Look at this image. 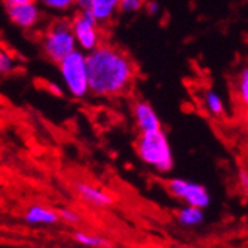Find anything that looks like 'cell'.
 <instances>
[{"label":"cell","mask_w":248,"mask_h":248,"mask_svg":"<svg viewBox=\"0 0 248 248\" xmlns=\"http://www.w3.org/2000/svg\"><path fill=\"white\" fill-rule=\"evenodd\" d=\"M89 86L98 98L119 97L128 93L135 79V65L129 55L108 43L88 54Z\"/></svg>","instance_id":"obj_1"},{"label":"cell","mask_w":248,"mask_h":248,"mask_svg":"<svg viewBox=\"0 0 248 248\" xmlns=\"http://www.w3.org/2000/svg\"><path fill=\"white\" fill-rule=\"evenodd\" d=\"M135 152L140 161L156 172L165 174L174 167L172 149L164 129L140 132L135 141Z\"/></svg>","instance_id":"obj_2"},{"label":"cell","mask_w":248,"mask_h":248,"mask_svg":"<svg viewBox=\"0 0 248 248\" xmlns=\"http://www.w3.org/2000/svg\"><path fill=\"white\" fill-rule=\"evenodd\" d=\"M40 48L43 55L54 64H60L65 57L79 49L72 29V19L57 18L48 24L40 37Z\"/></svg>","instance_id":"obj_3"},{"label":"cell","mask_w":248,"mask_h":248,"mask_svg":"<svg viewBox=\"0 0 248 248\" xmlns=\"http://www.w3.org/2000/svg\"><path fill=\"white\" fill-rule=\"evenodd\" d=\"M57 65L62 86L69 95L73 98H85L88 94H91L86 52L76 49Z\"/></svg>","instance_id":"obj_4"},{"label":"cell","mask_w":248,"mask_h":248,"mask_svg":"<svg viewBox=\"0 0 248 248\" xmlns=\"http://www.w3.org/2000/svg\"><path fill=\"white\" fill-rule=\"evenodd\" d=\"M100 22L91 9L80 11L72 18V29L78 42V48L86 54L93 52L101 45Z\"/></svg>","instance_id":"obj_5"},{"label":"cell","mask_w":248,"mask_h":248,"mask_svg":"<svg viewBox=\"0 0 248 248\" xmlns=\"http://www.w3.org/2000/svg\"><path fill=\"white\" fill-rule=\"evenodd\" d=\"M167 190L177 199L183 201L186 205H193L199 208H207L210 205L211 196L205 186L186 178H170L165 183Z\"/></svg>","instance_id":"obj_6"},{"label":"cell","mask_w":248,"mask_h":248,"mask_svg":"<svg viewBox=\"0 0 248 248\" xmlns=\"http://www.w3.org/2000/svg\"><path fill=\"white\" fill-rule=\"evenodd\" d=\"M6 15L12 24L21 30H34L43 19L42 6L37 2L6 6Z\"/></svg>","instance_id":"obj_7"},{"label":"cell","mask_w":248,"mask_h":248,"mask_svg":"<svg viewBox=\"0 0 248 248\" xmlns=\"http://www.w3.org/2000/svg\"><path fill=\"white\" fill-rule=\"evenodd\" d=\"M75 192L83 202L97 208H107L115 204L113 195L93 183L83 182V180H79L75 183Z\"/></svg>","instance_id":"obj_8"},{"label":"cell","mask_w":248,"mask_h":248,"mask_svg":"<svg viewBox=\"0 0 248 248\" xmlns=\"http://www.w3.org/2000/svg\"><path fill=\"white\" fill-rule=\"evenodd\" d=\"M132 118L140 132L162 129L161 118L149 101L137 100L132 104Z\"/></svg>","instance_id":"obj_9"},{"label":"cell","mask_w":248,"mask_h":248,"mask_svg":"<svg viewBox=\"0 0 248 248\" xmlns=\"http://www.w3.org/2000/svg\"><path fill=\"white\" fill-rule=\"evenodd\" d=\"M22 218L29 224H45V226H51V224L60 220V214L58 211H54L43 205H30L26 210Z\"/></svg>","instance_id":"obj_10"},{"label":"cell","mask_w":248,"mask_h":248,"mask_svg":"<svg viewBox=\"0 0 248 248\" xmlns=\"http://www.w3.org/2000/svg\"><path fill=\"white\" fill-rule=\"evenodd\" d=\"M91 12L100 24H107L121 12V0H94Z\"/></svg>","instance_id":"obj_11"},{"label":"cell","mask_w":248,"mask_h":248,"mask_svg":"<svg viewBox=\"0 0 248 248\" xmlns=\"http://www.w3.org/2000/svg\"><path fill=\"white\" fill-rule=\"evenodd\" d=\"M177 221L185 228H193L204 221V211L199 207L185 205L177 213Z\"/></svg>","instance_id":"obj_12"},{"label":"cell","mask_w":248,"mask_h":248,"mask_svg":"<svg viewBox=\"0 0 248 248\" xmlns=\"http://www.w3.org/2000/svg\"><path fill=\"white\" fill-rule=\"evenodd\" d=\"M202 100H204L205 110L211 116L221 118L224 115L226 106H224V101L217 91H214V89H207V91L204 93V95H202Z\"/></svg>","instance_id":"obj_13"},{"label":"cell","mask_w":248,"mask_h":248,"mask_svg":"<svg viewBox=\"0 0 248 248\" xmlns=\"http://www.w3.org/2000/svg\"><path fill=\"white\" fill-rule=\"evenodd\" d=\"M73 239L85 247H91V248H110L111 247V244L104 236L91 235V233H85V232H75Z\"/></svg>","instance_id":"obj_14"},{"label":"cell","mask_w":248,"mask_h":248,"mask_svg":"<svg viewBox=\"0 0 248 248\" xmlns=\"http://www.w3.org/2000/svg\"><path fill=\"white\" fill-rule=\"evenodd\" d=\"M37 3L51 12L67 14L76 6V0H37Z\"/></svg>","instance_id":"obj_15"},{"label":"cell","mask_w":248,"mask_h":248,"mask_svg":"<svg viewBox=\"0 0 248 248\" xmlns=\"http://www.w3.org/2000/svg\"><path fill=\"white\" fill-rule=\"evenodd\" d=\"M236 93L239 101L248 107V65L244 67L238 76V85H236Z\"/></svg>","instance_id":"obj_16"},{"label":"cell","mask_w":248,"mask_h":248,"mask_svg":"<svg viewBox=\"0 0 248 248\" xmlns=\"http://www.w3.org/2000/svg\"><path fill=\"white\" fill-rule=\"evenodd\" d=\"M14 69H15V58L11 55V52L2 49L0 51V73H2V76H6L11 75Z\"/></svg>","instance_id":"obj_17"},{"label":"cell","mask_w":248,"mask_h":248,"mask_svg":"<svg viewBox=\"0 0 248 248\" xmlns=\"http://www.w3.org/2000/svg\"><path fill=\"white\" fill-rule=\"evenodd\" d=\"M147 0H121V14H137L146 8Z\"/></svg>","instance_id":"obj_18"},{"label":"cell","mask_w":248,"mask_h":248,"mask_svg":"<svg viewBox=\"0 0 248 248\" xmlns=\"http://www.w3.org/2000/svg\"><path fill=\"white\" fill-rule=\"evenodd\" d=\"M60 214V218L64 220L65 223H69V224H73V226H76V224H79L82 221V217L78 211L72 210V208H61L58 211Z\"/></svg>","instance_id":"obj_19"},{"label":"cell","mask_w":248,"mask_h":248,"mask_svg":"<svg viewBox=\"0 0 248 248\" xmlns=\"http://www.w3.org/2000/svg\"><path fill=\"white\" fill-rule=\"evenodd\" d=\"M238 185L245 195H248V171L241 168L238 171Z\"/></svg>","instance_id":"obj_20"},{"label":"cell","mask_w":248,"mask_h":248,"mask_svg":"<svg viewBox=\"0 0 248 248\" xmlns=\"http://www.w3.org/2000/svg\"><path fill=\"white\" fill-rule=\"evenodd\" d=\"M146 11H147L149 15L156 16V15H159V12H161V6H159V3L156 2V0H149V2L146 3Z\"/></svg>","instance_id":"obj_21"},{"label":"cell","mask_w":248,"mask_h":248,"mask_svg":"<svg viewBox=\"0 0 248 248\" xmlns=\"http://www.w3.org/2000/svg\"><path fill=\"white\" fill-rule=\"evenodd\" d=\"M93 2H94V0H76V6H78L80 11H85V9H91V6H93Z\"/></svg>","instance_id":"obj_22"},{"label":"cell","mask_w":248,"mask_h":248,"mask_svg":"<svg viewBox=\"0 0 248 248\" xmlns=\"http://www.w3.org/2000/svg\"><path fill=\"white\" fill-rule=\"evenodd\" d=\"M27 2H37V0H3L5 6H11V5H18V3H27Z\"/></svg>","instance_id":"obj_23"}]
</instances>
